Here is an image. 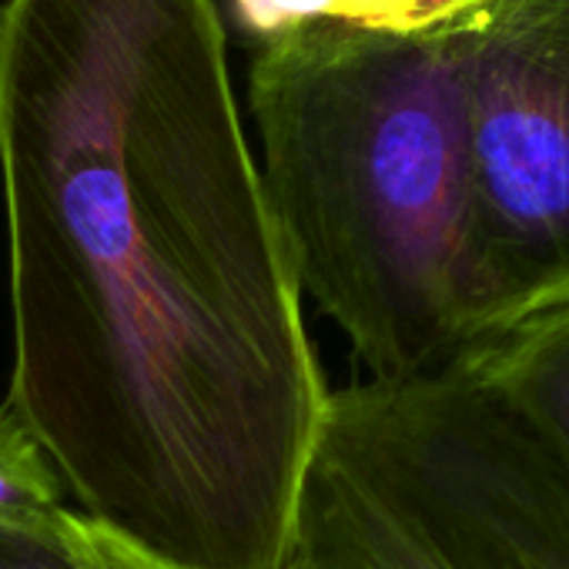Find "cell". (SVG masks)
I'll use <instances>...</instances> for the list:
<instances>
[{
	"label": "cell",
	"mask_w": 569,
	"mask_h": 569,
	"mask_svg": "<svg viewBox=\"0 0 569 569\" xmlns=\"http://www.w3.org/2000/svg\"><path fill=\"white\" fill-rule=\"evenodd\" d=\"M11 389L78 512L289 569L332 386L211 0H4Z\"/></svg>",
	"instance_id": "cell-1"
},
{
	"label": "cell",
	"mask_w": 569,
	"mask_h": 569,
	"mask_svg": "<svg viewBox=\"0 0 569 569\" xmlns=\"http://www.w3.org/2000/svg\"><path fill=\"white\" fill-rule=\"evenodd\" d=\"M456 38L302 21L251 64L284 254L366 382L459 369L492 342Z\"/></svg>",
	"instance_id": "cell-2"
},
{
	"label": "cell",
	"mask_w": 569,
	"mask_h": 569,
	"mask_svg": "<svg viewBox=\"0 0 569 569\" xmlns=\"http://www.w3.org/2000/svg\"><path fill=\"white\" fill-rule=\"evenodd\" d=\"M292 559L569 569V449L469 369L332 389Z\"/></svg>",
	"instance_id": "cell-3"
},
{
	"label": "cell",
	"mask_w": 569,
	"mask_h": 569,
	"mask_svg": "<svg viewBox=\"0 0 569 569\" xmlns=\"http://www.w3.org/2000/svg\"><path fill=\"white\" fill-rule=\"evenodd\" d=\"M456 54L496 342L569 306V0H492Z\"/></svg>",
	"instance_id": "cell-4"
},
{
	"label": "cell",
	"mask_w": 569,
	"mask_h": 569,
	"mask_svg": "<svg viewBox=\"0 0 569 569\" xmlns=\"http://www.w3.org/2000/svg\"><path fill=\"white\" fill-rule=\"evenodd\" d=\"M459 369L492 382L569 449V306L522 322Z\"/></svg>",
	"instance_id": "cell-5"
},
{
	"label": "cell",
	"mask_w": 569,
	"mask_h": 569,
	"mask_svg": "<svg viewBox=\"0 0 569 569\" xmlns=\"http://www.w3.org/2000/svg\"><path fill=\"white\" fill-rule=\"evenodd\" d=\"M238 21L261 38L302 24L342 21L399 34H462L476 28L492 0H234Z\"/></svg>",
	"instance_id": "cell-6"
},
{
	"label": "cell",
	"mask_w": 569,
	"mask_h": 569,
	"mask_svg": "<svg viewBox=\"0 0 569 569\" xmlns=\"http://www.w3.org/2000/svg\"><path fill=\"white\" fill-rule=\"evenodd\" d=\"M64 482L48 452L4 402L0 406V526L58 532L68 512Z\"/></svg>",
	"instance_id": "cell-7"
},
{
	"label": "cell",
	"mask_w": 569,
	"mask_h": 569,
	"mask_svg": "<svg viewBox=\"0 0 569 569\" xmlns=\"http://www.w3.org/2000/svg\"><path fill=\"white\" fill-rule=\"evenodd\" d=\"M61 532H64V542L81 569H184L138 542L124 539L121 532L81 516L78 509L64 512Z\"/></svg>",
	"instance_id": "cell-8"
},
{
	"label": "cell",
	"mask_w": 569,
	"mask_h": 569,
	"mask_svg": "<svg viewBox=\"0 0 569 569\" xmlns=\"http://www.w3.org/2000/svg\"><path fill=\"white\" fill-rule=\"evenodd\" d=\"M0 569H81L64 532H31L0 526Z\"/></svg>",
	"instance_id": "cell-9"
},
{
	"label": "cell",
	"mask_w": 569,
	"mask_h": 569,
	"mask_svg": "<svg viewBox=\"0 0 569 569\" xmlns=\"http://www.w3.org/2000/svg\"><path fill=\"white\" fill-rule=\"evenodd\" d=\"M289 569H312V566H306V562H299V559H292V566Z\"/></svg>",
	"instance_id": "cell-10"
}]
</instances>
